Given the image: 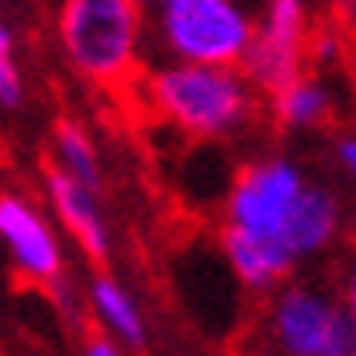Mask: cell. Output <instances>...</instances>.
Returning <instances> with one entry per match:
<instances>
[{
  "instance_id": "1",
  "label": "cell",
  "mask_w": 356,
  "mask_h": 356,
  "mask_svg": "<svg viewBox=\"0 0 356 356\" xmlns=\"http://www.w3.org/2000/svg\"><path fill=\"white\" fill-rule=\"evenodd\" d=\"M252 88L257 84L236 65L177 60L152 76L148 97L168 124H177L188 136L212 140V136H228L252 120V108H257Z\"/></svg>"
},
{
  "instance_id": "2",
  "label": "cell",
  "mask_w": 356,
  "mask_h": 356,
  "mask_svg": "<svg viewBox=\"0 0 356 356\" xmlns=\"http://www.w3.org/2000/svg\"><path fill=\"white\" fill-rule=\"evenodd\" d=\"M140 0H56L52 29L68 68L92 84H120L140 52Z\"/></svg>"
},
{
  "instance_id": "3",
  "label": "cell",
  "mask_w": 356,
  "mask_h": 356,
  "mask_svg": "<svg viewBox=\"0 0 356 356\" xmlns=\"http://www.w3.org/2000/svg\"><path fill=\"white\" fill-rule=\"evenodd\" d=\"M156 13L164 49L177 60L244 65L257 40V24L236 0H168Z\"/></svg>"
},
{
  "instance_id": "4",
  "label": "cell",
  "mask_w": 356,
  "mask_h": 356,
  "mask_svg": "<svg viewBox=\"0 0 356 356\" xmlns=\"http://www.w3.org/2000/svg\"><path fill=\"white\" fill-rule=\"evenodd\" d=\"M305 188H308L305 172L284 156H268V161L248 164L236 177L232 193H228V225L280 241V232H284Z\"/></svg>"
},
{
  "instance_id": "5",
  "label": "cell",
  "mask_w": 356,
  "mask_h": 356,
  "mask_svg": "<svg viewBox=\"0 0 356 356\" xmlns=\"http://www.w3.org/2000/svg\"><path fill=\"white\" fill-rule=\"evenodd\" d=\"M305 0H264L257 40L244 56V72L257 88L276 92L305 65Z\"/></svg>"
},
{
  "instance_id": "6",
  "label": "cell",
  "mask_w": 356,
  "mask_h": 356,
  "mask_svg": "<svg viewBox=\"0 0 356 356\" xmlns=\"http://www.w3.org/2000/svg\"><path fill=\"white\" fill-rule=\"evenodd\" d=\"M340 305L321 289L308 284H292V289L276 292L273 308H268V332L273 344L284 356H321L328 344V332L337 324Z\"/></svg>"
},
{
  "instance_id": "7",
  "label": "cell",
  "mask_w": 356,
  "mask_h": 356,
  "mask_svg": "<svg viewBox=\"0 0 356 356\" xmlns=\"http://www.w3.org/2000/svg\"><path fill=\"white\" fill-rule=\"evenodd\" d=\"M0 241L8 244V252L24 276H33L40 284L60 280V273H65L60 241L49 220L20 193H0Z\"/></svg>"
},
{
  "instance_id": "8",
  "label": "cell",
  "mask_w": 356,
  "mask_h": 356,
  "mask_svg": "<svg viewBox=\"0 0 356 356\" xmlns=\"http://www.w3.org/2000/svg\"><path fill=\"white\" fill-rule=\"evenodd\" d=\"M44 193H49L52 212L60 216V225L72 232V241L81 244V252L88 260L104 264L108 260V228H104V212L97 204V188L81 184L76 177H68L60 164H44Z\"/></svg>"
},
{
  "instance_id": "9",
  "label": "cell",
  "mask_w": 356,
  "mask_h": 356,
  "mask_svg": "<svg viewBox=\"0 0 356 356\" xmlns=\"http://www.w3.org/2000/svg\"><path fill=\"white\" fill-rule=\"evenodd\" d=\"M220 244H225V257L232 264V273L241 276V284H248V289H276L296 264V257L280 241L257 236V232L236 228V225H225Z\"/></svg>"
},
{
  "instance_id": "10",
  "label": "cell",
  "mask_w": 356,
  "mask_h": 356,
  "mask_svg": "<svg viewBox=\"0 0 356 356\" xmlns=\"http://www.w3.org/2000/svg\"><path fill=\"white\" fill-rule=\"evenodd\" d=\"M337 228H340L337 196L328 193V188H321V184H308L305 193H300V200H296V209H292L284 232H280V244L296 260H305V257L324 252L332 244V236H337Z\"/></svg>"
},
{
  "instance_id": "11",
  "label": "cell",
  "mask_w": 356,
  "mask_h": 356,
  "mask_svg": "<svg viewBox=\"0 0 356 356\" xmlns=\"http://www.w3.org/2000/svg\"><path fill=\"white\" fill-rule=\"evenodd\" d=\"M88 305L97 312V321L104 324V332L116 337L120 344H129V348H145V316H140V308L132 300V292L113 280L108 273L92 276V284H88Z\"/></svg>"
},
{
  "instance_id": "12",
  "label": "cell",
  "mask_w": 356,
  "mask_h": 356,
  "mask_svg": "<svg viewBox=\"0 0 356 356\" xmlns=\"http://www.w3.org/2000/svg\"><path fill=\"white\" fill-rule=\"evenodd\" d=\"M273 113L284 129H316L332 113V97L316 76L296 72L292 81H284L273 92Z\"/></svg>"
},
{
  "instance_id": "13",
  "label": "cell",
  "mask_w": 356,
  "mask_h": 356,
  "mask_svg": "<svg viewBox=\"0 0 356 356\" xmlns=\"http://www.w3.org/2000/svg\"><path fill=\"white\" fill-rule=\"evenodd\" d=\"M52 164H60L68 177H76L81 184H88V188H100V184H104L97 148L88 140V132H84L76 120H68V116H60V120L52 124Z\"/></svg>"
},
{
  "instance_id": "14",
  "label": "cell",
  "mask_w": 356,
  "mask_h": 356,
  "mask_svg": "<svg viewBox=\"0 0 356 356\" xmlns=\"http://www.w3.org/2000/svg\"><path fill=\"white\" fill-rule=\"evenodd\" d=\"M24 104V76H20L17 33L13 24L0 20V108H20Z\"/></svg>"
},
{
  "instance_id": "15",
  "label": "cell",
  "mask_w": 356,
  "mask_h": 356,
  "mask_svg": "<svg viewBox=\"0 0 356 356\" xmlns=\"http://www.w3.org/2000/svg\"><path fill=\"white\" fill-rule=\"evenodd\" d=\"M321 356H356V316L348 308L340 305L337 312V324H332V332H328V344H324Z\"/></svg>"
},
{
  "instance_id": "16",
  "label": "cell",
  "mask_w": 356,
  "mask_h": 356,
  "mask_svg": "<svg viewBox=\"0 0 356 356\" xmlns=\"http://www.w3.org/2000/svg\"><path fill=\"white\" fill-rule=\"evenodd\" d=\"M332 161H337V168L344 177L356 180V132H344V136L332 140Z\"/></svg>"
},
{
  "instance_id": "17",
  "label": "cell",
  "mask_w": 356,
  "mask_h": 356,
  "mask_svg": "<svg viewBox=\"0 0 356 356\" xmlns=\"http://www.w3.org/2000/svg\"><path fill=\"white\" fill-rule=\"evenodd\" d=\"M84 356H124V348H120V340L116 337L100 332V337H92L88 344H84Z\"/></svg>"
},
{
  "instance_id": "18",
  "label": "cell",
  "mask_w": 356,
  "mask_h": 356,
  "mask_svg": "<svg viewBox=\"0 0 356 356\" xmlns=\"http://www.w3.org/2000/svg\"><path fill=\"white\" fill-rule=\"evenodd\" d=\"M344 308L356 316V264L348 268V280H344Z\"/></svg>"
},
{
  "instance_id": "19",
  "label": "cell",
  "mask_w": 356,
  "mask_h": 356,
  "mask_svg": "<svg viewBox=\"0 0 356 356\" xmlns=\"http://www.w3.org/2000/svg\"><path fill=\"white\" fill-rule=\"evenodd\" d=\"M145 8H161V4H168V0H140Z\"/></svg>"
},
{
  "instance_id": "20",
  "label": "cell",
  "mask_w": 356,
  "mask_h": 356,
  "mask_svg": "<svg viewBox=\"0 0 356 356\" xmlns=\"http://www.w3.org/2000/svg\"><path fill=\"white\" fill-rule=\"evenodd\" d=\"M244 356H252V353H244Z\"/></svg>"
},
{
  "instance_id": "21",
  "label": "cell",
  "mask_w": 356,
  "mask_h": 356,
  "mask_svg": "<svg viewBox=\"0 0 356 356\" xmlns=\"http://www.w3.org/2000/svg\"><path fill=\"white\" fill-rule=\"evenodd\" d=\"M52 4H56V0H52Z\"/></svg>"
}]
</instances>
